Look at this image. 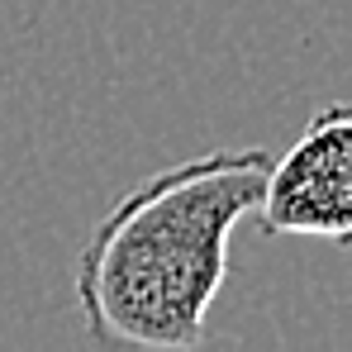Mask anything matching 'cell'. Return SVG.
Returning <instances> with one entry per match:
<instances>
[{"instance_id":"1","label":"cell","mask_w":352,"mask_h":352,"mask_svg":"<svg viewBox=\"0 0 352 352\" xmlns=\"http://www.w3.org/2000/svg\"><path fill=\"white\" fill-rule=\"evenodd\" d=\"M267 167L262 148H219L124 190L76 257L86 333L115 348H200L234 229L257 210Z\"/></svg>"},{"instance_id":"2","label":"cell","mask_w":352,"mask_h":352,"mask_svg":"<svg viewBox=\"0 0 352 352\" xmlns=\"http://www.w3.org/2000/svg\"><path fill=\"white\" fill-rule=\"evenodd\" d=\"M267 238H319L352 248V100H329L267 167L257 200Z\"/></svg>"}]
</instances>
